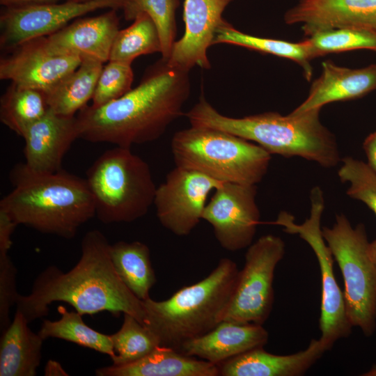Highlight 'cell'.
<instances>
[{
    "label": "cell",
    "mask_w": 376,
    "mask_h": 376,
    "mask_svg": "<svg viewBox=\"0 0 376 376\" xmlns=\"http://www.w3.org/2000/svg\"><path fill=\"white\" fill-rule=\"evenodd\" d=\"M189 72L162 58L123 96L82 108L76 116L79 138L130 148L157 140L183 114L190 94Z\"/></svg>",
    "instance_id": "obj_1"
},
{
    "label": "cell",
    "mask_w": 376,
    "mask_h": 376,
    "mask_svg": "<svg viewBox=\"0 0 376 376\" xmlns=\"http://www.w3.org/2000/svg\"><path fill=\"white\" fill-rule=\"evenodd\" d=\"M110 246L99 230L87 232L81 242V256L68 272L46 267L35 279L31 292L18 295L16 311L27 322L47 316L49 305L63 301L81 315L108 311L128 313L143 324L142 301L122 281L112 263Z\"/></svg>",
    "instance_id": "obj_2"
},
{
    "label": "cell",
    "mask_w": 376,
    "mask_h": 376,
    "mask_svg": "<svg viewBox=\"0 0 376 376\" xmlns=\"http://www.w3.org/2000/svg\"><path fill=\"white\" fill-rule=\"evenodd\" d=\"M320 109L283 116L265 112L243 118L220 113L201 95L186 113L191 126L220 130L261 146L271 155L299 157L324 168L341 160L334 135L320 120Z\"/></svg>",
    "instance_id": "obj_3"
},
{
    "label": "cell",
    "mask_w": 376,
    "mask_h": 376,
    "mask_svg": "<svg viewBox=\"0 0 376 376\" xmlns=\"http://www.w3.org/2000/svg\"><path fill=\"white\" fill-rule=\"evenodd\" d=\"M12 191L0 201L18 225L42 233L72 239L95 216V201L86 178L63 169L52 173L14 166L9 174Z\"/></svg>",
    "instance_id": "obj_4"
},
{
    "label": "cell",
    "mask_w": 376,
    "mask_h": 376,
    "mask_svg": "<svg viewBox=\"0 0 376 376\" xmlns=\"http://www.w3.org/2000/svg\"><path fill=\"white\" fill-rule=\"evenodd\" d=\"M239 271L233 260L224 258L206 277L180 288L170 298L142 301L143 324L156 336L159 345L180 351L184 343L224 320Z\"/></svg>",
    "instance_id": "obj_5"
},
{
    "label": "cell",
    "mask_w": 376,
    "mask_h": 376,
    "mask_svg": "<svg viewBox=\"0 0 376 376\" xmlns=\"http://www.w3.org/2000/svg\"><path fill=\"white\" fill-rule=\"evenodd\" d=\"M171 148L175 166L201 172L222 183L248 185L263 180L272 155L233 134L191 125L174 134Z\"/></svg>",
    "instance_id": "obj_6"
},
{
    "label": "cell",
    "mask_w": 376,
    "mask_h": 376,
    "mask_svg": "<svg viewBox=\"0 0 376 376\" xmlns=\"http://www.w3.org/2000/svg\"><path fill=\"white\" fill-rule=\"evenodd\" d=\"M86 174L95 216L104 224L133 222L154 203L157 187L150 166L130 148L106 150Z\"/></svg>",
    "instance_id": "obj_7"
},
{
    "label": "cell",
    "mask_w": 376,
    "mask_h": 376,
    "mask_svg": "<svg viewBox=\"0 0 376 376\" xmlns=\"http://www.w3.org/2000/svg\"><path fill=\"white\" fill-rule=\"evenodd\" d=\"M322 233L341 271L348 319L352 327L370 336L376 329V267L365 226H352L341 214L331 227L322 228Z\"/></svg>",
    "instance_id": "obj_8"
},
{
    "label": "cell",
    "mask_w": 376,
    "mask_h": 376,
    "mask_svg": "<svg viewBox=\"0 0 376 376\" xmlns=\"http://www.w3.org/2000/svg\"><path fill=\"white\" fill-rule=\"evenodd\" d=\"M311 205L310 216L303 223H296L292 215L282 211L274 224L281 226L287 233L298 235L311 246L317 258L322 285L320 338L332 347L338 340L350 336L353 327L347 315L343 292L334 275L332 253L322 233L324 200L319 187H313L311 191Z\"/></svg>",
    "instance_id": "obj_9"
},
{
    "label": "cell",
    "mask_w": 376,
    "mask_h": 376,
    "mask_svg": "<svg viewBox=\"0 0 376 376\" xmlns=\"http://www.w3.org/2000/svg\"><path fill=\"white\" fill-rule=\"evenodd\" d=\"M285 252L284 241L272 234L248 247L224 320L263 325L272 310L274 271Z\"/></svg>",
    "instance_id": "obj_10"
},
{
    "label": "cell",
    "mask_w": 376,
    "mask_h": 376,
    "mask_svg": "<svg viewBox=\"0 0 376 376\" xmlns=\"http://www.w3.org/2000/svg\"><path fill=\"white\" fill-rule=\"evenodd\" d=\"M123 0H84L6 8L0 16L1 47L10 51L27 40L52 35L85 14L120 9Z\"/></svg>",
    "instance_id": "obj_11"
},
{
    "label": "cell",
    "mask_w": 376,
    "mask_h": 376,
    "mask_svg": "<svg viewBox=\"0 0 376 376\" xmlns=\"http://www.w3.org/2000/svg\"><path fill=\"white\" fill-rule=\"evenodd\" d=\"M223 183L201 172L175 166L157 187L154 203L163 227L186 236L202 219L210 194Z\"/></svg>",
    "instance_id": "obj_12"
},
{
    "label": "cell",
    "mask_w": 376,
    "mask_h": 376,
    "mask_svg": "<svg viewBox=\"0 0 376 376\" xmlns=\"http://www.w3.org/2000/svg\"><path fill=\"white\" fill-rule=\"evenodd\" d=\"M256 195V185L226 182L206 204L202 219L212 226L225 250L237 251L253 243L260 219Z\"/></svg>",
    "instance_id": "obj_13"
},
{
    "label": "cell",
    "mask_w": 376,
    "mask_h": 376,
    "mask_svg": "<svg viewBox=\"0 0 376 376\" xmlns=\"http://www.w3.org/2000/svg\"><path fill=\"white\" fill-rule=\"evenodd\" d=\"M0 60V79L45 93L75 70L82 58L56 51L46 37L27 40Z\"/></svg>",
    "instance_id": "obj_14"
},
{
    "label": "cell",
    "mask_w": 376,
    "mask_h": 376,
    "mask_svg": "<svg viewBox=\"0 0 376 376\" xmlns=\"http://www.w3.org/2000/svg\"><path fill=\"white\" fill-rule=\"evenodd\" d=\"M233 0H184L183 36L173 45L168 63L189 71L194 66L208 70L207 49L213 45L222 14Z\"/></svg>",
    "instance_id": "obj_15"
},
{
    "label": "cell",
    "mask_w": 376,
    "mask_h": 376,
    "mask_svg": "<svg viewBox=\"0 0 376 376\" xmlns=\"http://www.w3.org/2000/svg\"><path fill=\"white\" fill-rule=\"evenodd\" d=\"M284 21L301 24L306 37L344 27L376 32V0H299L285 13Z\"/></svg>",
    "instance_id": "obj_16"
},
{
    "label": "cell",
    "mask_w": 376,
    "mask_h": 376,
    "mask_svg": "<svg viewBox=\"0 0 376 376\" xmlns=\"http://www.w3.org/2000/svg\"><path fill=\"white\" fill-rule=\"evenodd\" d=\"M22 138L25 165L36 173H56L62 169L64 156L79 138L76 116L49 110L27 129Z\"/></svg>",
    "instance_id": "obj_17"
},
{
    "label": "cell",
    "mask_w": 376,
    "mask_h": 376,
    "mask_svg": "<svg viewBox=\"0 0 376 376\" xmlns=\"http://www.w3.org/2000/svg\"><path fill=\"white\" fill-rule=\"evenodd\" d=\"M116 9L95 17L77 18L57 32L46 36L53 49L102 63L109 61L114 39L119 31Z\"/></svg>",
    "instance_id": "obj_18"
},
{
    "label": "cell",
    "mask_w": 376,
    "mask_h": 376,
    "mask_svg": "<svg viewBox=\"0 0 376 376\" xmlns=\"http://www.w3.org/2000/svg\"><path fill=\"white\" fill-rule=\"evenodd\" d=\"M269 338L262 324L222 320L207 334L184 343L180 352L215 365L264 347Z\"/></svg>",
    "instance_id": "obj_19"
},
{
    "label": "cell",
    "mask_w": 376,
    "mask_h": 376,
    "mask_svg": "<svg viewBox=\"0 0 376 376\" xmlns=\"http://www.w3.org/2000/svg\"><path fill=\"white\" fill-rule=\"evenodd\" d=\"M331 347L319 339H312L301 351L277 355L258 347L217 365L221 376H299Z\"/></svg>",
    "instance_id": "obj_20"
},
{
    "label": "cell",
    "mask_w": 376,
    "mask_h": 376,
    "mask_svg": "<svg viewBox=\"0 0 376 376\" xmlns=\"http://www.w3.org/2000/svg\"><path fill=\"white\" fill-rule=\"evenodd\" d=\"M322 68V73L312 83L307 98L292 113L321 109L327 104L358 98L376 89V64L351 69L325 61Z\"/></svg>",
    "instance_id": "obj_21"
},
{
    "label": "cell",
    "mask_w": 376,
    "mask_h": 376,
    "mask_svg": "<svg viewBox=\"0 0 376 376\" xmlns=\"http://www.w3.org/2000/svg\"><path fill=\"white\" fill-rule=\"evenodd\" d=\"M97 376H218V366L173 348L158 345L134 362L100 367Z\"/></svg>",
    "instance_id": "obj_22"
},
{
    "label": "cell",
    "mask_w": 376,
    "mask_h": 376,
    "mask_svg": "<svg viewBox=\"0 0 376 376\" xmlns=\"http://www.w3.org/2000/svg\"><path fill=\"white\" fill-rule=\"evenodd\" d=\"M44 340L31 330L24 315L16 311L13 322L1 333L0 376H35Z\"/></svg>",
    "instance_id": "obj_23"
},
{
    "label": "cell",
    "mask_w": 376,
    "mask_h": 376,
    "mask_svg": "<svg viewBox=\"0 0 376 376\" xmlns=\"http://www.w3.org/2000/svg\"><path fill=\"white\" fill-rule=\"evenodd\" d=\"M103 63L84 58L79 66L46 94L49 109L65 116H75L93 98Z\"/></svg>",
    "instance_id": "obj_24"
},
{
    "label": "cell",
    "mask_w": 376,
    "mask_h": 376,
    "mask_svg": "<svg viewBox=\"0 0 376 376\" xmlns=\"http://www.w3.org/2000/svg\"><path fill=\"white\" fill-rule=\"evenodd\" d=\"M110 256L125 285L141 301L150 298V291L157 279L149 247L139 241H118L111 244Z\"/></svg>",
    "instance_id": "obj_25"
},
{
    "label": "cell",
    "mask_w": 376,
    "mask_h": 376,
    "mask_svg": "<svg viewBox=\"0 0 376 376\" xmlns=\"http://www.w3.org/2000/svg\"><path fill=\"white\" fill-rule=\"evenodd\" d=\"M49 110L45 93L12 82L0 99L1 122L22 137Z\"/></svg>",
    "instance_id": "obj_26"
},
{
    "label": "cell",
    "mask_w": 376,
    "mask_h": 376,
    "mask_svg": "<svg viewBox=\"0 0 376 376\" xmlns=\"http://www.w3.org/2000/svg\"><path fill=\"white\" fill-rule=\"evenodd\" d=\"M218 43L237 45L292 60L303 68L304 76L308 81H310L312 77L313 70L310 65L311 59L304 40L290 42L251 36L241 32L224 20L217 29L213 40V45Z\"/></svg>",
    "instance_id": "obj_27"
},
{
    "label": "cell",
    "mask_w": 376,
    "mask_h": 376,
    "mask_svg": "<svg viewBox=\"0 0 376 376\" xmlns=\"http://www.w3.org/2000/svg\"><path fill=\"white\" fill-rule=\"evenodd\" d=\"M57 310L61 318L55 321L44 320L38 332L44 340L48 338H59L107 354L111 359L115 356L109 335L88 327L77 311L69 312L63 306Z\"/></svg>",
    "instance_id": "obj_28"
},
{
    "label": "cell",
    "mask_w": 376,
    "mask_h": 376,
    "mask_svg": "<svg viewBox=\"0 0 376 376\" xmlns=\"http://www.w3.org/2000/svg\"><path fill=\"white\" fill-rule=\"evenodd\" d=\"M162 53L158 29L146 13L139 15L132 24L119 30L113 42L109 61L131 65L141 55Z\"/></svg>",
    "instance_id": "obj_29"
},
{
    "label": "cell",
    "mask_w": 376,
    "mask_h": 376,
    "mask_svg": "<svg viewBox=\"0 0 376 376\" xmlns=\"http://www.w3.org/2000/svg\"><path fill=\"white\" fill-rule=\"evenodd\" d=\"M311 59L331 53L354 49L376 52V32L354 27L327 29L305 40Z\"/></svg>",
    "instance_id": "obj_30"
},
{
    "label": "cell",
    "mask_w": 376,
    "mask_h": 376,
    "mask_svg": "<svg viewBox=\"0 0 376 376\" xmlns=\"http://www.w3.org/2000/svg\"><path fill=\"white\" fill-rule=\"evenodd\" d=\"M109 336L116 353L111 358L114 365H124L138 361L159 345L156 336L128 313H124L120 329Z\"/></svg>",
    "instance_id": "obj_31"
},
{
    "label": "cell",
    "mask_w": 376,
    "mask_h": 376,
    "mask_svg": "<svg viewBox=\"0 0 376 376\" xmlns=\"http://www.w3.org/2000/svg\"><path fill=\"white\" fill-rule=\"evenodd\" d=\"M179 4V0H123L120 9L127 21H133L141 13L150 17L159 34L162 58L168 60L175 42V12Z\"/></svg>",
    "instance_id": "obj_32"
},
{
    "label": "cell",
    "mask_w": 376,
    "mask_h": 376,
    "mask_svg": "<svg viewBox=\"0 0 376 376\" xmlns=\"http://www.w3.org/2000/svg\"><path fill=\"white\" fill-rule=\"evenodd\" d=\"M338 175L349 185L347 194L365 203L376 217V173L368 163L352 157L343 158Z\"/></svg>",
    "instance_id": "obj_33"
},
{
    "label": "cell",
    "mask_w": 376,
    "mask_h": 376,
    "mask_svg": "<svg viewBox=\"0 0 376 376\" xmlns=\"http://www.w3.org/2000/svg\"><path fill=\"white\" fill-rule=\"evenodd\" d=\"M133 79L131 65L109 61L99 76L91 106L100 107L123 96L132 89Z\"/></svg>",
    "instance_id": "obj_34"
},
{
    "label": "cell",
    "mask_w": 376,
    "mask_h": 376,
    "mask_svg": "<svg viewBox=\"0 0 376 376\" xmlns=\"http://www.w3.org/2000/svg\"><path fill=\"white\" fill-rule=\"evenodd\" d=\"M8 251L0 250V329L3 333L10 324V308L15 304L19 293L16 288L17 269Z\"/></svg>",
    "instance_id": "obj_35"
},
{
    "label": "cell",
    "mask_w": 376,
    "mask_h": 376,
    "mask_svg": "<svg viewBox=\"0 0 376 376\" xmlns=\"http://www.w3.org/2000/svg\"><path fill=\"white\" fill-rule=\"evenodd\" d=\"M17 225L4 210L0 208V250H10L13 244L11 235Z\"/></svg>",
    "instance_id": "obj_36"
},
{
    "label": "cell",
    "mask_w": 376,
    "mask_h": 376,
    "mask_svg": "<svg viewBox=\"0 0 376 376\" xmlns=\"http://www.w3.org/2000/svg\"><path fill=\"white\" fill-rule=\"evenodd\" d=\"M363 147L368 159V164L376 173V132L366 138Z\"/></svg>",
    "instance_id": "obj_37"
},
{
    "label": "cell",
    "mask_w": 376,
    "mask_h": 376,
    "mask_svg": "<svg viewBox=\"0 0 376 376\" xmlns=\"http://www.w3.org/2000/svg\"><path fill=\"white\" fill-rule=\"evenodd\" d=\"M63 0H0V3L6 8L22 6L33 4L56 3ZM63 1H84V0H63Z\"/></svg>",
    "instance_id": "obj_38"
},
{
    "label": "cell",
    "mask_w": 376,
    "mask_h": 376,
    "mask_svg": "<svg viewBox=\"0 0 376 376\" xmlns=\"http://www.w3.org/2000/svg\"><path fill=\"white\" fill-rule=\"evenodd\" d=\"M45 373V375H68L61 364L52 360L47 363Z\"/></svg>",
    "instance_id": "obj_39"
},
{
    "label": "cell",
    "mask_w": 376,
    "mask_h": 376,
    "mask_svg": "<svg viewBox=\"0 0 376 376\" xmlns=\"http://www.w3.org/2000/svg\"><path fill=\"white\" fill-rule=\"evenodd\" d=\"M368 251L370 258L376 267V240L369 243Z\"/></svg>",
    "instance_id": "obj_40"
},
{
    "label": "cell",
    "mask_w": 376,
    "mask_h": 376,
    "mask_svg": "<svg viewBox=\"0 0 376 376\" xmlns=\"http://www.w3.org/2000/svg\"><path fill=\"white\" fill-rule=\"evenodd\" d=\"M363 376H376V363L373 365V366L366 372L362 374Z\"/></svg>",
    "instance_id": "obj_41"
}]
</instances>
